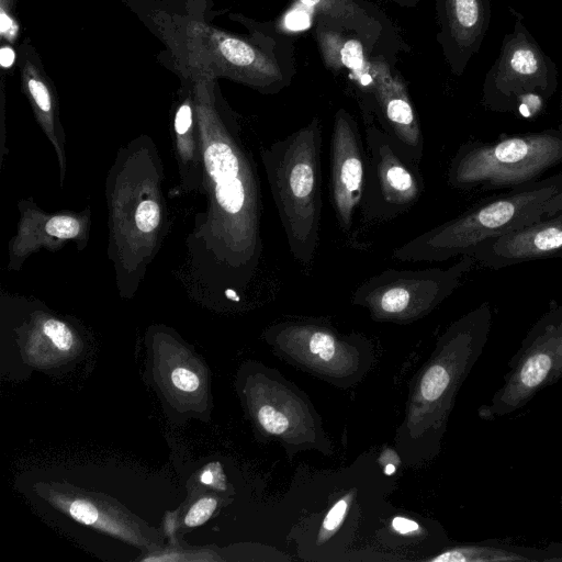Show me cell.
<instances>
[{
  "label": "cell",
  "mask_w": 562,
  "mask_h": 562,
  "mask_svg": "<svg viewBox=\"0 0 562 562\" xmlns=\"http://www.w3.org/2000/svg\"><path fill=\"white\" fill-rule=\"evenodd\" d=\"M29 91L43 112H49L52 108L50 95L46 85L36 77L27 78Z\"/></svg>",
  "instance_id": "obj_23"
},
{
  "label": "cell",
  "mask_w": 562,
  "mask_h": 562,
  "mask_svg": "<svg viewBox=\"0 0 562 562\" xmlns=\"http://www.w3.org/2000/svg\"><path fill=\"white\" fill-rule=\"evenodd\" d=\"M191 109L188 104H182L177 114L175 120V128L178 134H184L191 126Z\"/></svg>",
  "instance_id": "obj_26"
},
{
  "label": "cell",
  "mask_w": 562,
  "mask_h": 562,
  "mask_svg": "<svg viewBox=\"0 0 562 562\" xmlns=\"http://www.w3.org/2000/svg\"><path fill=\"white\" fill-rule=\"evenodd\" d=\"M286 24L292 30H301L310 24V19L305 11L294 10L286 16Z\"/></svg>",
  "instance_id": "obj_27"
},
{
  "label": "cell",
  "mask_w": 562,
  "mask_h": 562,
  "mask_svg": "<svg viewBox=\"0 0 562 562\" xmlns=\"http://www.w3.org/2000/svg\"><path fill=\"white\" fill-rule=\"evenodd\" d=\"M171 382L178 390L183 392H193L200 384L196 374L184 368H178L172 371Z\"/></svg>",
  "instance_id": "obj_24"
},
{
  "label": "cell",
  "mask_w": 562,
  "mask_h": 562,
  "mask_svg": "<svg viewBox=\"0 0 562 562\" xmlns=\"http://www.w3.org/2000/svg\"><path fill=\"white\" fill-rule=\"evenodd\" d=\"M322 146V125L315 117L261 154L289 250L305 269L312 268L319 245Z\"/></svg>",
  "instance_id": "obj_2"
},
{
  "label": "cell",
  "mask_w": 562,
  "mask_h": 562,
  "mask_svg": "<svg viewBox=\"0 0 562 562\" xmlns=\"http://www.w3.org/2000/svg\"><path fill=\"white\" fill-rule=\"evenodd\" d=\"M384 472L386 475L393 474L395 472V465L392 463L386 464Z\"/></svg>",
  "instance_id": "obj_31"
},
{
  "label": "cell",
  "mask_w": 562,
  "mask_h": 562,
  "mask_svg": "<svg viewBox=\"0 0 562 562\" xmlns=\"http://www.w3.org/2000/svg\"><path fill=\"white\" fill-rule=\"evenodd\" d=\"M392 527L400 533H408L418 529V524L405 517H395L392 520Z\"/></svg>",
  "instance_id": "obj_28"
},
{
  "label": "cell",
  "mask_w": 562,
  "mask_h": 562,
  "mask_svg": "<svg viewBox=\"0 0 562 562\" xmlns=\"http://www.w3.org/2000/svg\"><path fill=\"white\" fill-rule=\"evenodd\" d=\"M562 379V303L552 302L533 323L508 361L503 384L479 408L494 422L527 405L541 390Z\"/></svg>",
  "instance_id": "obj_5"
},
{
  "label": "cell",
  "mask_w": 562,
  "mask_h": 562,
  "mask_svg": "<svg viewBox=\"0 0 562 562\" xmlns=\"http://www.w3.org/2000/svg\"><path fill=\"white\" fill-rule=\"evenodd\" d=\"M475 265L472 256L464 255L447 268H389L362 282L352 302L367 307L378 319H415L450 296Z\"/></svg>",
  "instance_id": "obj_6"
},
{
  "label": "cell",
  "mask_w": 562,
  "mask_h": 562,
  "mask_svg": "<svg viewBox=\"0 0 562 562\" xmlns=\"http://www.w3.org/2000/svg\"><path fill=\"white\" fill-rule=\"evenodd\" d=\"M201 482L206 485L214 484V475L210 470H206L201 475Z\"/></svg>",
  "instance_id": "obj_30"
},
{
  "label": "cell",
  "mask_w": 562,
  "mask_h": 562,
  "mask_svg": "<svg viewBox=\"0 0 562 562\" xmlns=\"http://www.w3.org/2000/svg\"><path fill=\"white\" fill-rule=\"evenodd\" d=\"M316 36L326 66L334 71L348 70L356 82L371 93L372 61L366 58L360 41L321 24L317 26Z\"/></svg>",
  "instance_id": "obj_12"
},
{
  "label": "cell",
  "mask_w": 562,
  "mask_h": 562,
  "mask_svg": "<svg viewBox=\"0 0 562 562\" xmlns=\"http://www.w3.org/2000/svg\"><path fill=\"white\" fill-rule=\"evenodd\" d=\"M206 169L214 181L237 176L241 171L240 159L226 143L211 144L204 155Z\"/></svg>",
  "instance_id": "obj_16"
},
{
  "label": "cell",
  "mask_w": 562,
  "mask_h": 562,
  "mask_svg": "<svg viewBox=\"0 0 562 562\" xmlns=\"http://www.w3.org/2000/svg\"><path fill=\"white\" fill-rule=\"evenodd\" d=\"M43 331L59 350L67 351L72 347V334L64 323L48 319L44 323Z\"/></svg>",
  "instance_id": "obj_17"
},
{
  "label": "cell",
  "mask_w": 562,
  "mask_h": 562,
  "mask_svg": "<svg viewBox=\"0 0 562 562\" xmlns=\"http://www.w3.org/2000/svg\"><path fill=\"white\" fill-rule=\"evenodd\" d=\"M562 211V171L481 200L465 212L395 248L401 262H440L470 255L480 243Z\"/></svg>",
  "instance_id": "obj_1"
},
{
  "label": "cell",
  "mask_w": 562,
  "mask_h": 562,
  "mask_svg": "<svg viewBox=\"0 0 562 562\" xmlns=\"http://www.w3.org/2000/svg\"><path fill=\"white\" fill-rule=\"evenodd\" d=\"M329 165L333 209L340 229L347 233L361 204L367 150L357 122L344 109L335 114Z\"/></svg>",
  "instance_id": "obj_8"
},
{
  "label": "cell",
  "mask_w": 562,
  "mask_h": 562,
  "mask_svg": "<svg viewBox=\"0 0 562 562\" xmlns=\"http://www.w3.org/2000/svg\"><path fill=\"white\" fill-rule=\"evenodd\" d=\"M470 256L476 265L490 269L562 258V211L520 229L488 238L476 245Z\"/></svg>",
  "instance_id": "obj_9"
},
{
  "label": "cell",
  "mask_w": 562,
  "mask_h": 562,
  "mask_svg": "<svg viewBox=\"0 0 562 562\" xmlns=\"http://www.w3.org/2000/svg\"><path fill=\"white\" fill-rule=\"evenodd\" d=\"M216 499L204 497L198 501L186 515L184 524L189 527H196L206 521L216 507Z\"/></svg>",
  "instance_id": "obj_21"
},
{
  "label": "cell",
  "mask_w": 562,
  "mask_h": 562,
  "mask_svg": "<svg viewBox=\"0 0 562 562\" xmlns=\"http://www.w3.org/2000/svg\"><path fill=\"white\" fill-rule=\"evenodd\" d=\"M372 77L371 93L381 128L411 157L420 162L424 137L404 81L391 74L387 63L382 57L372 60Z\"/></svg>",
  "instance_id": "obj_10"
},
{
  "label": "cell",
  "mask_w": 562,
  "mask_h": 562,
  "mask_svg": "<svg viewBox=\"0 0 562 562\" xmlns=\"http://www.w3.org/2000/svg\"><path fill=\"white\" fill-rule=\"evenodd\" d=\"M137 227L145 233L154 231L159 223V207L154 201L142 202L135 213Z\"/></svg>",
  "instance_id": "obj_20"
},
{
  "label": "cell",
  "mask_w": 562,
  "mask_h": 562,
  "mask_svg": "<svg viewBox=\"0 0 562 562\" xmlns=\"http://www.w3.org/2000/svg\"><path fill=\"white\" fill-rule=\"evenodd\" d=\"M308 9L318 11L340 24L370 30L376 22L368 10L356 0H296Z\"/></svg>",
  "instance_id": "obj_15"
},
{
  "label": "cell",
  "mask_w": 562,
  "mask_h": 562,
  "mask_svg": "<svg viewBox=\"0 0 562 562\" xmlns=\"http://www.w3.org/2000/svg\"><path fill=\"white\" fill-rule=\"evenodd\" d=\"M257 416L260 425L269 434L281 435L288 429L286 417L270 405L262 406Z\"/></svg>",
  "instance_id": "obj_18"
},
{
  "label": "cell",
  "mask_w": 562,
  "mask_h": 562,
  "mask_svg": "<svg viewBox=\"0 0 562 562\" xmlns=\"http://www.w3.org/2000/svg\"><path fill=\"white\" fill-rule=\"evenodd\" d=\"M349 504V496L339 499L327 513L323 520V529L334 531L342 521Z\"/></svg>",
  "instance_id": "obj_25"
},
{
  "label": "cell",
  "mask_w": 562,
  "mask_h": 562,
  "mask_svg": "<svg viewBox=\"0 0 562 562\" xmlns=\"http://www.w3.org/2000/svg\"><path fill=\"white\" fill-rule=\"evenodd\" d=\"M430 560L434 562H532L542 561V551L488 541L451 548Z\"/></svg>",
  "instance_id": "obj_14"
},
{
  "label": "cell",
  "mask_w": 562,
  "mask_h": 562,
  "mask_svg": "<svg viewBox=\"0 0 562 562\" xmlns=\"http://www.w3.org/2000/svg\"><path fill=\"white\" fill-rule=\"evenodd\" d=\"M515 15L513 31L504 36L499 54L487 71L483 104L495 112L529 116L541 110L558 89V68L524 23Z\"/></svg>",
  "instance_id": "obj_4"
},
{
  "label": "cell",
  "mask_w": 562,
  "mask_h": 562,
  "mask_svg": "<svg viewBox=\"0 0 562 562\" xmlns=\"http://www.w3.org/2000/svg\"><path fill=\"white\" fill-rule=\"evenodd\" d=\"M445 45L457 74L481 47L492 19V0H441Z\"/></svg>",
  "instance_id": "obj_11"
},
{
  "label": "cell",
  "mask_w": 562,
  "mask_h": 562,
  "mask_svg": "<svg viewBox=\"0 0 562 562\" xmlns=\"http://www.w3.org/2000/svg\"><path fill=\"white\" fill-rule=\"evenodd\" d=\"M15 59V53L14 50L8 46L4 45L0 49V64L3 68H10Z\"/></svg>",
  "instance_id": "obj_29"
},
{
  "label": "cell",
  "mask_w": 562,
  "mask_h": 562,
  "mask_svg": "<svg viewBox=\"0 0 562 562\" xmlns=\"http://www.w3.org/2000/svg\"><path fill=\"white\" fill-rule=\"evenodd\" d=\"M46 232L58 238H74L80 231L79 222L71 216H54L45 225Z\"/></svg>",
  "instance_id": "obj_19"
},
{
  "label": "cell",
  "mask_w": 562,
  "mask_h": 562,
  "mask_svg": "<svg viewBox=\"0 0 562 562\" xmlns=\"http://www.w3.org/2000/svg\"><path fill=\"white\" fill-rule=\"evenodd\" d=\"M561 506H562V498H561Z\"/></svg>",
  "instance_id": "obj_33"
},
{
  "label": "cell",
  "mask_w": 562,
  "mask_h": 562,
  "mask_svg": "<svg viewBox=\"0 0 562 562\" xmlns=\"http://www.w3.org/2000/svg\"><path fill=\"white\" fill-rule=\"evenodd\" d=\"M214 43L218 56L235 75L261 86L282 78L276 60L245 41L220 33Z\"/></svg>",
  "instance_id": "obj_13"
},
{
  "label": "cell",
  "mask_w": 562,
  "mask_h": 562,
  "mask_svg": "<svg viewBox=\"0 0 562 562\" xmlns=\"http://www.w3.org/2000/svg\"><path fill=\"white\" fill-rule=\"evenodd\" d=\"M393 1H396L397 3H402V4H412L413 1H416V0H393Z\"/></svg>",
  "instance_id": "obj_32"
},
{
  "label": "cell",
  "mask_w": 562,
  "mask_h": 562,
  "mask_svg": "<svg viewBox=\"0 0 562 562\" xmlns=\"http://www.w3.org/2000/svg\"><path fill=\"white\" fill-rule=\"evenodd\" d=\"M367 167L360 204L362 222L379 224L394 220L420 199L425 182L419 162L386 132L366 119Z\"/></svg>",
  "instance_id": "obj_7"
},
{
  "label": "cell",
  "mask_w": 562,
  "mask_h": 562,
  "mask_svg": "<svg viewBox=\"0 0 562 562\" xmlns=\"http://www.w3.org/2000/svg\"><path fill=\"white\" fill-rule=\"evenodd\" d=\"M560 164L562 131L520 133L462 144L449 164L447 182L463 191L513 189Z\"/></svg>",
  "instance_id": "obj_3"
},
{
  "label": "cell",
  "mask_w": 562,
  "mask_h": 562,
  "mask_svg": "<svg viewBox=\"0 0 562 562\" xmlns=\"http://www.w3.org/2000/svg\"><path fill=\"white\" fill-rule=\"evenodd\" d=\"M69 514L83 525H93L98 520V510L89 502L77 499L69 506Z\"/></svg>",
  "instance_id": "obj_22"
}]
</instances>
